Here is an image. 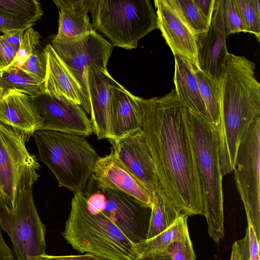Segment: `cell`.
<instances>
[{
	"mask_svg": "<svg viewBox=\"0 0 260 260\" xmlns=\"http://www.w3.org/2000/svg\"><path fill=\"white\" fill-rule=\"evenodd\" d=\"M93 30L88 14L70 9H60L58 32L54 39L73 38Z\"/></svg>",
	"mask_w": 260,
	"mask_h": 260,
	"instance_id": "cell-26",
	"label": "cell"
},
{
	"mask_svg": "<svg viewBox=\"0 0 260 260\" xmlns=\"http://www.w3.org/2000/svg\"><path fill=\"white\" fill-rule=\"evenodd\" d=\"M255 68L246 57L229 53L220 82L219 119L229 131H243L260 117V84Z\"/></svg>",
	"mask_w": 260,
	"mask_h": 260,
	"instance_id": "cell-5",
	"label": "cell"
},
{
	"mask_svg": "<svg viewBox=\"0 0 260 260\" xmlns=\"http://www.w3.org/2000/svg\"><path fill=\"white\" fill-rule=\"evenodd\" d=\"M1 70V68H0V71Z\"/></svg>",
	"mask_w": 260,
	"mask_h": 260,
	"instance_id": "cell-46",
	"label": "cell"
},
{
	"mask_svg": "<svg viewBox=\"0 0 260 260\" xmlns=\"http://www.w3.org/2000/svg\"><path fill=\"white\" fill-rule=\"evenodd\" d=\"M187 216L182 214L169 228L150 239L134 244L138 256L141 255L159 252L169 249L173 243L180 240L188 232Z\"/></svg>",
	"mask_w": 260,
	"mask_h": 260,
	"instance_id": "cell-23",
	"label": "cell"
},
{
	"mask_svg": "<svg viewBox=\"0 0 260 260\" xmlns=\"http://www.w3.org/2000/svg\"><path fill=\"white\" fill-rule=\"evenodd\" d=\"M170 2L195 36L207 30L210 23L202 14L193 0H170Z\"/></svg>",
	"mask_w": 260,
	"mask_h": 260,
	"instance_id": "cell-28",
	"label": "cell"
},
{
	"mask_svg": "<svg viewBox=\"0 0 260 260\" xmlns=\"http://www.w3.org/2000/svg\"><path fill=\"white\" fill-rule=\"evenodd\" d=\"M142 130L160 189L182 214L203 215L196 157L187 124L186 106L175 89L161 97L141 99Z\"/></svg>",
	"mask_w": 260,
	"mask_h": 260,
	"instance_id": "cell-1",
	"label": "cell"
},
{
	"mask_svg": "<svg viewBox=\"0 0 260 260\" xmlns=\"http://www.w3.org/2000/svg\"><path fill=\"white\" fill-rule=\"evenodd\" d=\"M1 89V88H0Z\"/></svg>",
	"mask_w": 260,
	"mask_h": 260,
	"instance_id": "cell-47",
	"label": "cell"
},
{
	"mask_svg": "<svg viewBox=\"0 0 260 260\" xmlns=\"http://www.w3.org/2000/svg\"><path fill=\"white\" fill-rule=\"evenodd\" d=\"M185 115L196 159L203 215L210 236L218 243L224 234L223 176L217 127L207 117L187 107Z\"/></svg>",
	"mask_w": 260,
	"mask_h": 260,
	"instance_id": "cell-2",
	"label": "cell"
},
{
	"mask_svg": "<svg viewBox=\"0 0 260 260\" xmlns=\"http://www.w3.org/2000/svg\"><path fill=\"white\" fill-rule=\"evenodd\" d=\"M246 32L254 35L260 40V17L254 7L253 0H234Z\"/></svg>",
	"mask_w": 260,
	"mask_h": 260,
	"instance_id": "cell-29",
	"label": "cell"
},
{
	"mask_svg": "<svg viewBox=\"0 0 260 260\" xmlns=\"http://www.w3.org/2000/svg\"><path fill=\"white\" fill-rule=\"evenodd\" d=\"M95 0H54L58 9H66L88 14L93 8Z\"/></svg>",
	"mask_w": 260,
	"mask_h": 260,
	"instance_id": "cell-34",
	"label": "cell"
},
{
	"mask_svg": "<svg viewBox=\"0 0 260 260\" xmlns=\"http://www.w3.org/2000/svg\"><path fill=\"white\" fill-rule=\"evenodd\" d=\"M174 57L173 81L177 95L188 109L208 118L192 63L178 55Z\"/></svg>",
	"mask_w": 260,
	"mask_h": 260,
	"instance_id": "cell-21",
	"label": "cell"
},
{
	"mask_svg": "<svg viewBox=\"0 0 260 260\" xmlns=\"http://www.w3.org/2000/svg\"><path fill=\"white\" fill-rule=\"evenodd\" d=\"M3 93V91L0 89V97L2 95Z\"/></svg>",
	"mask_w": 260,
	"mask_h": 260,
	"instance_id": "cell-45",
	"label": "cell"
},
{
	"mask_svg": "<svg viewBox=\"0 0 260 260\" xmlns=\"http://www.w3.org/2000/svg\"><path fill=\"white\" fill-rule=\"evenodd\" d=\"M173 244L166 251L141 255L136 260H172L171 250Z\"/></svg>",
	"mask_w": 260,
	"mask_h": 260,
	"instance_id": "cell-42",
	"label": "cell"
},
{
	"mask_svg": "<svg viewBox=\"0 0 260 260\" xmlns=\"http://www.w3.org/2000/svg\"><path fill=\"white\" fill-rule=\"evenodd\" d=\"M193 1L202 14L210 23L215 0H193Z\"/></svg>",
	"mask_w": 260,
	"mask_h": 260,
	"instance_id": "cell-41",
	"label": "cell"
},
{
	"mask_svg": "<svg viewBox=\"0 0 260 260\" xmlns=\"http://www.w3.org/2000/svg\"><path fill=\"white\" fill-rule=\"evenodd\" d=\"M181 214L161 189L156 190L153 194L146 240L167 230Z\"/></svg>",
	"mask_w": 260,
	"mask_h": 260,
	"instance_id": "cell-22",
	"label": "cell"
},
{
	"mask_svg": "<svg viewBox=\"0 0 260 260\" xmlns=\"http://www.w3.org/2000/svg\"><path fill=\"white\" fill-rule=\"evenodd\" d=\"M35 24V23L11 19L0 16V31L4 34L14 30H25Z\"/></svg>",
	"mask_w": 260,
	"mask_h": 260,
	"instance_id": "cell-38",
	"label": "cell"
},
{
	"mask_svg": "<svg viewBox=\"0 0 260 260\" xmlns=\"http://www.w3.org/2000/svg\"><path fill=\"white\" fill-rule=\"evenodd\" d=\"M110 92L109 140L142 129V98L133 95L117 81L110 86Z\"/></svg>",
	"mask_w": 260,
	"mask_h": 260,
	"instance_id": "cell-18",
	"label": "cell"
},
{
	"mask_svg": "<svg viewBox=\"0 0 260 260\" xmlns=\"http://www.w3.org/2000/svg\"><path fill=\"white\" fill-rule=\"evenodd\" d=\"M43 14L41 4L37 1L0 0L1 16L36 23Z\"/></svg>",
	"mask_w": 260,
	"mask_h": 260,
	"instance_id": "cell-27",
	"label": "cell"
},
{
	"mask_svg": "<svg viewBox=\"0 0 260 260\" xmlns=\"http://www.w3.org/2000/svg\"><path fill=\"white\" fill-rule=\"evenodd\" d=\"M91 177L106 187L132 197L143 207L151 208L153 194L126 169L111 148L109 154L98 156Z\"/></svg>",
	"mask_w": 260,
	"mask_h": 260,
	"instance_id": "cell-15",
	"label": "cell"
},
{
	"mask_svg": "<svg viewBox=\"0 0 260 260\" xmlns=\"http://www.w3.org/2000/svg\"><path fill=\"white\" fill-rule=\"evenodd\" d=\"M171 254L172 260L196 259V254L188 232L173 243Z\"/></svg>",
	"mask_w": 260,
	"mask_h": 260,
	"instance_id": "cell-33",
	"label": "cell"
},
{
	"mask_svg": "<svg viewBox=\"0 0 260 260\" xmlns=\"http://www.w3.org/2000/svg\"><path fill=\"white\" fill-rule=\"evenodd\" d=\"M247 228L248 232L250 260H259V241L252 226L248 224Z\"/></svg>",
	"mask_w": 260,
	"mask_h": 260,
	"instance_id": "cell-39",
	"label": "cell"
},
{
	"mask_svg": "<svg viewBox=\"0 0 260 260\" xmlns=\"http://www.w3.org/2000/svg\"><path fill=\"white\" fill-rule=\"evenodd\" d=\"M24 31V30H11L2 35V37L17 53Z\"/></svg>",
	"mask_w": 260,
	"mask_h": 260,
	"instance_id": "cell-40",
	"label": "cell"
},
{
	"mask_svg": "<svg viewBox=\"0 0 260 260\" xmlns=\"http://www.w3.org/2000/svg\"><path fill=\"white\" fill-rule=\"evenodd\" d=\"M195 37L199 69L220 83L229 54L226 45L221 0H215L207 30Z\"/></svg>",
	"mask_w": 260,
	"mask_h": 260,
	"instance_id": "cell-14",
	"label": "cell"
},
{
	"mask_svg": "<svg viewBox=\"0 0 260 260\" xmlns=\"http://www.w3.org/2000/svg\"><path fill=\"white\" fill-rule=\"evenodd\" d=\"M90 209L106 215L133 243L145 241L151 209L132 197L106 187L90 178L83 192Z\"/></svg>",
	"mask_w": 260,
	"mask_h": 260,
	"instance_id": "cell-9",
	"label": "cell"
},
{
	"mask_svg": "<svg viewBox=\"0 0 260 260\" xmlns=\"http://www.w3.org/2000/svg\"><path fill=\"white\" fill-rule=\"evenodd\" d=\"M222 16L226 38L240 32H246L234 0H221Z\"/></svg>",
	"mask_w": 260,
	"mask_h": 260,
	"instance_id": "cell-30",
	"label": "cell"
},
{
	"mask_svg": "<svg viewBox=\"0 0 260 260\" xmlns=\"http://www.w3.org/2000/svg\"><path fill=\"white\" fill-rule=\"evenodd\" d=\"M0 88L3 92L15 89L32 97L44 93V83L13 65L0 71Z\"/></svg>",
	"mask_w": 260,
	"mask_h": 260,
	"instance_id": "cell-24",
	"label": "cell"
},
{
	"mask_svg": "<svg viewBox=\"0 0 260 260\" xmlns=\"http://www.w3.org/2000/svg\"><path fill=\"white\" fill-rule=\"evenodd\" d=\"M32 98L36 109L43 120L40 130L83 137L92 134L90 120L80 105L45 93Z\"/></svg>",
	"mask_w": 260,
	"mask_h": 260,
	"instance_id": "cell-12",
	"label": "cell"
},
{
	"mask_svg": "<svg viewBox=\"0 0 260 260\" xmlns=\"http://www.w3.org/2000/svg\"><path fill=\"white\" fill-rule=\"evenodd\" d=\"M254 7L258 16L260 17V0H253Z\"/></svg>",
	"mask_w": 260,
	"mask_h": 260,
	"instance_id": "cell-44",
	"label": "cell"
},
{
	"mask_svg": "<svg viewBox=\"0 0 260 260\" xmlns=\"http://www.w3.org/2000/svg\"><path fill=\"white\" fill-rule=\"evenodd\" d=\"M16 52L0 36V68L5 69L13 62Z\"/></svg>",
	"mask_w": 260,
	"mask_h": 260,
	"instance_id": "cell-37",
	"label": "cell"
},
{
	"mask_svg": "<svg viewBox=\"0 0 260 260\" xmlns=\"http://www.w3.org/2000/svg\"><path fill=\"white\" fill-rule=\"evenodd\" d=\"M230 260H250L247 228L245 237L233 243Z\"/></svg>",
	"mask_w": 260,
	"mask_h": 260,
	"instance_id": "cell-35",
	"label": "cell"
},
{
	"mask_svg": "<svg viewBox=\"0 0 260 260\" xmlns=\"http://www.w3.org/2000/svg\"><path fill=\"white\" fill-rule=\"evenodd\" d=\"M192 66L208 119L217 126L220 115V83L211 78L199 68Z\"/></svg>",
	"mask_w": 260,
	"mask_h": 260,
	"instance_id": "cell-25",
	"label": "cell"
},
{
	"mask_svg": "<svg viewBox=\"0 0 260 260\" xmlns=\"http://www.w3.org/2000/svg\"><path fill=\"white\" fill-rule=\"evenodd\" d=\"M32 136L39 157L52 171L59 187L83 192L91 177L98 155L83 136L38 130Z\"/></svg>",
	"mask_w": 260,
	"mask_h": 260,
	"instance_id": "cell-4",
	"label": "cell"
},
{
	"mask_svg": "<svg viewBox=\"0 0 260 260\" xmlns=\"http://www.w3.org/2000/svg\"><path fill=\"white\" fill-rule=\"evenodd\" d=\"M158 28L174 55H178L199 68L196 39L170 0H155Z\"/></svg>",
	"mask_w": 260,
	"mask_h": 260,
	"instance_id": "cell-16",
	"label": "cell"
},
{
	"mask_svg": "<svg viewBox=\"0 0 260 260\" xmlns=\"http://www.w3.org/2000/svg\"><path fill=\"white\" fill-rule=\"evenodd\" d=\"M46 56L44 93L81 106L83 94L80 85L51 44L43 50Z\"/></svg>",
	"mask_w": 260,
	"mask_h": 260,
	"instance_id": "cell-20",
	"label": "cell"
},
{
	"mask_svg": "<svg viewBox=\"0 0 260 260\" xmlns=\"http://www.w3.org/2000/svg\"><path fill=\"white\" fill-rule=\"evenodd\" d=\"M0 227L9 236L17 260L46 253V226L35 205L32 186L20 192L14 209L0 198Z\"/></svg>",
	"mask_w": 260,
	"mask_h": 260,
	"instance_id": "cell-8",
	"label": "cell"
},
{
	"mask_svg": "<svg viewBox=\"0 0 260 260\" xmlns=\"http://www.w3.org/2000/svg\"><path fill=\"white\" fill-rule=\"evenodd\" d=\"M115 81L108 71L93 66L87 69L90 121L98 139H110V86Z\"/></svg>",
	"mask_w": 260,
	"mask_h": 260,
	"instance_id": "cell-17",
	"label": "cell"
},
{
	"mask_svg": "<svg viewBox=\"0 0 260 260\" xmlns=\"http://www.w3.org/2000/svg\"><path fill=\"white\" fill-rule=\"evenodd\" d=\"M0 122L24 134L28 138L40 130L43 120L32 96L7 89L0 97Z\"/></svg>",
	"mask_w": 260,
	"mask_h": 260,
	"instance_id": "cell-19",
	"label": "cell"
},
{
	"mask_svg": "<svg viewBox=\"0 0 260 260\" xmlns=\"http://www.w3.org/2000/svg\"><path fill=\"white\" fill-rule=\"evenodd\" d=\"M46 56L44 50L40 51L36 49L19 68L44 83L46 74Z\"/></svg>",
	"mask_w": 260,
	"mask_h": 260,
	"instance_id": "cell-32",
	"label": "cell"
},
{
	"mask_svg": "<svg viewBox=\"0 0 260 260\" xmlns=\"http://www.w3.org/2000/svg\"><path fill=\"white\" fill-rule=\"evenodd\" d=\"M260 117L250 125L238 147L234 178L248 224L260 241Z\"/></svg>",
	"mask_w": 260,
	"mask_h": 260,
	"instance_id": "cell-11",
	"label": "cell"
},
{
	"mask_svg": "<svg viewBox=\"0 0 260 260\" xmlns=\"http://www.w3.org/2000/svg\"><path fill=\"white\" fill-rule=\"evenodd\" d=\"M28 260H108L92 253H86L82 255L54 256L46 253L30 256Z\"/></svg>",
	"mask_w": 260,
	"mask_h": 260,
	"instance_id": "cell-36",
	"label": "cell"
},
{
	"mask_svg": "<svg viewBox=\"0 0 260 260\" xmlns=\"http://www.w3.org/2000/svg\"><path fill=\"white\" fill-rule=\"evenodd\" d=\"M0 227V260H14L13 250L6 243Z\"/></svg>",
	"mask_w": 260,
	"mask_h": 260,
	"instance_id": "cell-43",
	"label": "cell"
},
{
	"mask_svg": "<svg viewBox=\"0 0 260 260\" xmlns=\"http://www.w3.org/2000/svg\"><path fill=\"white\" fill-rule=\"evenodd\" d=\"M109 141L117 158L152 194L160 189L152 157L142 129Z\"/></svg>",
	"mask_w": 260,
	"mask_h": 260,
	"instance_id": "cell-13",
	"label": "cell"
},
{
	"mask_svg": "<svg viewBox=\"0 0 260 260\" xmlns=\"http://www.w3.org/2000/svg\"><path fill=\"white\" fill-rule=\"evenodd\" d=\"M41 38L40 34L32 26L26 29L23 34L20 48L11 65L20 67L37 49Z\"/></svg>",
	"mask_w": 260,
	"mask_h": 260,
	"instance_id": "cell-31",
	"label": "cell"
},
{
	"mask_svg": "<svg viewBox=\"0 0 260 260\" xmlns=\"http://www.w3.org/2000/svg\"><path fill=\"white\" fill-rule=\"evenodd\" d=\"M62 236L80 253L108 260H136L138 257L135 243L103 213L89 208L83 192L74 193Z\"/></svg>",
	"mask_w": 260,
	"mask_h": 260,
	"instance_id": "cell-3",
	"label": "cell"
},
{
	"mask_svg": "<svg viewBox=\"0 0 260 260\" xmlns=\"http://www.w3.org/2000/svg\"><path fill=\"white\" fill-rule=\"evenodd\" d=\"M51 46L80 85L83 98L81 107L90 115L87 69L93 66L108 71L113 46L94 29L73 38L53 39Z\"/></svg>",
	"mask_w": 260,
	"mask_h": 260,
	"instance_id": "cell-10",
	"label": "cell"
},
{
	"mask_svg": "<svg viewBox=\"0 0 260 260\" xmlns=\"http://www.w3.org/2000/svg\"><path fill=\"white\" fill-rule=\"evenodd\" d=\"M90 13L93 29L125 49L137 48L141 38L158 28L149 0H95Z\"/></svg>",
	"mask_w": 260,
	"mask_h": 260,
	"instance_id": "cell-6",
	"label": "cell"
},
{
	"mask_svg": "<svg viewBox=\"0 0 260 260\" xmlns=\"http://www.w3.org/2000/svg\"><path fill=\"white\" fill-rule=\"evenodd\" d=\"M28 138L23 133L0 122V198L14 209L17 197L32 186L40 175L36 155L25 146Z\"/></svg>",
	"mask_w": 260,
	"mask_h": 260,
	"instance_id": "cell-7",
	"label": "cell"
}]
</instances>
